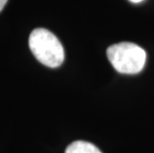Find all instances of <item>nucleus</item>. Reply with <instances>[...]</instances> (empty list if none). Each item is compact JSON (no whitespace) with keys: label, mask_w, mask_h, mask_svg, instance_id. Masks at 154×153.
<instances>
[{"label":"nucleus","mask_w":154,"mask_h":153,"mask_svg":"<svg viewBox=\"0 0 154 153\" xmlns=\"http://www.w3.org/2000/svg\"><path fill=\"white\" fill-rule=\"evenodd\" d=\"M29 47L36 59L45 66L57 68L63 64L64 48L59 39L47 29L38 28L32 31Z\"/></svg>","instance_id":"obj_1"},{"label":"nucleus","mask_w":154,"mask_h":153,"mask_svg":"<svg viewBox=\"0 0 154 153\" xmlns=\"http://www.w3.org/2000/svg\"><path fill=\"white\" fill-rule=\"evenodd\" d=\"M107 58L119 73L133 75L143 70L146 62V53L138 45L122 42L109 47Z\"/></svg>","instance_id":"obj_2"},{"label":"nucleus","mask_w":154,"mask_h":153,"mask_svg":"<svg viewBox=\"0 0 154 153\" xmlns=\"http://www.w3.org/2000/svg\"><path fill=\"white\" fill-rule=\"evenodd\" d=\"M65 153H101V151L93 143L78 140L71 143Z\"/></svg>","instance_id":"obj_3"},{"label":"nucleus","mask_w":154,"mask_h":153,"mask_svg":"<svg viewBox=\"0 0 154 153\" xmlns=\"http://www.w3.org/2000/svg\"><path fill=\"white\" fill-rule=\"evenodd\" d=\"M6 3H7V0H0V11H2V9L4 8Z\"/></svg>","instance_id":"obj_4"},{"label":"nucleus","mask_w":154,"mask_h":153,"mask_svg":"<svg viewBox=\"0 0 154 153\" xmlns=\"http://www.w3.org/2000/svg\"><path fill=\"white\" fill-rule=\"evenodd\" d=\"M129 1L132 2V3H139V2L143 1V0H129Z\"/></svg>","instance_id":"obj_5"}]
</instances>
